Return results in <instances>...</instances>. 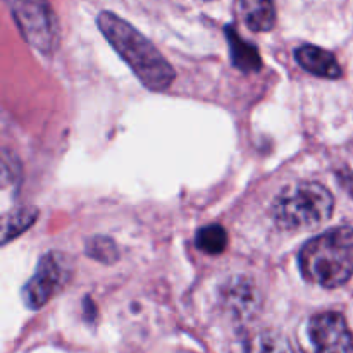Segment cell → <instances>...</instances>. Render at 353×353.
<instances>
[{
	"label": "cell",
	"mask_w": 353,
	"mask_h": 353,
	"mask_svg": "<svg viewBox=\"0 0 353 353\" xmlns=\"http://www.w3.org/2000/svg\"><path fill=\"white\" fill-rule=\"evenodd\" d=\"M69 259L61 252H50L38 262L33 278L24 285L23 300L26 307L37 310L43 307L54 295H57L68 283Z\"/></svg>",
	"instance_id": "obj_5"
},
{
	"label": "cell",
	"mask_w": 353,
	"mask_h": 353,
	"mask_svg": "<svg viewBox=\"0 0 353 353\" xmlns=\"http://www.w3.org/2000/svg\"><path fill=\"white\" fill-rule=\"evenodd\" d=\"M247 353H295L290 341L281 333L265 331L252 340Z\"/></svg>",
	"instance_id": "obj_12"
},
{
	"label": "cell",
	"mask_w": 353,
	"mask_h": 353,
	"mask_svg": "<svg viewBox=\"0 0 353 353\" xmlns=\"http://www.w3.org/2000/svg\"><path fill=\"white\" fill-rule=\"evenodd\" d=\"M302 276L323 288H338L353 276V228H334L310 240L299 254Z\"/></svg>",
	"instance_id": "obj_2"
},
{
	"label": "cell",
	"mask_w": 353,
	"mask_h": 353,
	"mask_svg": "<svg viewBox=\"0 0 353 353\" xmlns=\"http://www.w3.org/2000/svg\"><path fill=\"white\" fill-rule=\"evenodd\" d=\"M238 10L243 23L252 31H271L276 24V9L272 0H238Z\"/></svg>",
	"instance_id": "obj_8"
},
{
	"label": "cell",
	"mask_w": 353,
	"mask_h": 353,
	"mask_svg": "<svg viewBox=\"0 0 353 353\" xmlns=\"http://www.w3.org/2000/svg\"><path fill=\"white\" fill-rule=\"evenodd\" d=\"M38 217V210L34 207H21L14 210L9 217H6L3 224V245L9 243L12 238L19 236L26 230H30Z\"/></svg>",
	"instance_id": "obj_11"
},
{
	"label": "cell",
	"mask_w": 353,
	"mask_h": 353,
	"mask_svg": "<svg viewBox=\"0 0 353 353\" xmlns=\"http://www.w3.org/2000/svg\"><path fill=\"white\" fill-rule=\"evenodd\" d=\"M307 334L314 353H353V336L341 314L314 316L307 326Z\"/></svg>",
	"instance_id": "obj_6"
},
{
	"label": "cell",
	"mask_w": 353,
	"mask_h": 353,
	"mask_svg": "<svg viewBox=\"0 0 353 353\" xmlns=\"http://www.w3.org/2000/svg\"><path fill=\"white\" fill-rule=\"evenodd\" d=\"M24 40L41 54H52L59 45L57 17L48 0H6Z\"/></svg>",
	"instance_id": "obj_4"
},
{
	"label": "cell",
	"mask_w": 353,
	"mask_h": 353,
	"mask_svg": "<svg viewBox=\"0 0 353 353\" xmlns=\"http://www.w3.org/2000/svg\"><path fill=\"white\" fill-rule=\"evenodd\" d=\"M97 24L107 41L133 69L145 88L152 92H164L172 85L176 78L172 65L165 61L155 45L134 30L128 21L112 12H100Z\"/></svg>",
	"instance_id": "obj_1"
},
{
	"label": "cell",
	"mask_w": 353,
	"mask_h": 353,
	"mask_svg": "<svg viewBox=\"0 0 353 353\" xmlns=\"http://www.w3.org/2000/svg\"><path fill=\"white\" fill-rule=\"evenodd\" d=\"M86 254L95 261L103 262V264H112L119 259V250L116 243L105 236H95L86 245Z\"/></svg>",
	"instance_id": "obj_13"
},
{
	"label": "cell",
	"mask_w": 353,
	"mask_h": 353,
	"mask_svg": "<svg viewBox=\"0 0 353 353\" xmlns=\"http://www.w3.org/2000/svg\"><path fill=\"white\" fill-rule=\"evenodd\" d=\"M333 209V193L321 183L305 181L283 190L272 203L271 214L281 230L299 231L330 219Z\"/></svg>",
	"instance_id": "obj_3"
},
{
	"label": "cell",
	"mask_w": 353,
	"mask_h": 353,
	"mask_svg": "<svg viewBox=\"0 0 353 353\" xmlns=\"http://www.w3.org/2000/svg\"><path fill=\"white\" fill-rule=\"evenodd\" d=\"M340 183L348 190V193L353 196V174H341Z\"/></svg>",
	"instance_id": "obj_14"
},
{
	"label": "cell",
	"mask_w": 353,
	"mask_h": 353,
	"mask_svg": "<svg viewBox=\"0 0 353 353\" xmlns=\"http://www.w3.org/2000/svg\"><path fill=\"white\" fill-rule=\"evenodd\" d=\"M295 57L296 62L305 71L321 76V78L336 79L343 74L338 59L330 50H326V48L316 47V45H303V47H300L296 50Z\"/></svg>",
	"instance_id": "obj_7"
},
{
	"label": "cell",
	"mask_w": 353,
	"mask_h": 353,
	"mask_svg": "<svg viewBox=\"0 0 353 353\" xmlns=\"http://www.w3.org/2000/svg\"><path fill=\"white\" fill-rule=\"evenodd\" d=\"M195 245L199 250L209 255H221L228 247V233L219 224H210L196 233Z\"/></svg>",
	"instance_id": "obj_10"
},
{
	"label": "cell",
	"mask_w": 353,
	"mask_h": 353,
	"mask_svg": "<svg viewBox=\"0 0 353 353\" xmlns=\"http://www.w3.org/2000/svg\"><path fill=\"white\" fill-rule=\"evenodd\" d=\"M226 37L228 43H230L231 61L238 69L245 72H254L262 68V61L257 48L248 43V41H245L234 28H226Z\"/></svg>",
	"instance_id": "obj_9"
}]
</instances>
